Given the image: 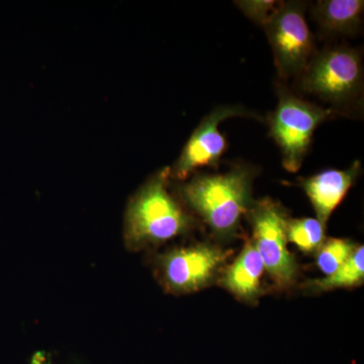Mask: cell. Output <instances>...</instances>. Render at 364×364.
<instances>
[{"instance_id":"cell-8","label":"cell","mask_w":364,"mask_h":364,"mask_svg":"<svg viewBox=\"0 0 364 364\" xmlns=\"http://www.w3.org/2000/svg\"><path fill=\"white\" fill-rule=\"evenodd\" d=\"M237 117L260 119L257 114L239 105L217 107L200 122L193 132L177 159L173 171L170 172V176L183 181L203 167H217L227 149L226 139L219 130L220 124L225 119Z\"/></svg>"},{"instance_id":"cell-15","label":"cell","mask_w":364,"mask_h":364,"mask_svg":"<svg viewBox=\"0 0 364 364\" xmlns=\"http://www.w3.org/2000/svg\"><path fill=\"white\" fill-rule=\"evenodd\" d=\"M243 14L257 25H264L279 2L273 0H241L235 1Z\"/></svg>"},{"instance_id":"cell-9","label":"cell","mask_w":364,"mask_h":364,"mask_svg":"<svg viewBox=\"0 0 364 364\" xmlns=\"http://www.w3.org/2000/svg\"><path fill=\"white\" fill-rule=\"evenodd\" d=\"M360 169V162L355 161L348 169L325 170L301 181V186L312 203L317 219L324 226L353 186Z\"/></svg>"},{"instance_id":"cell-5","label":"cell","mask_w":364,"mask_h":364,"mask_svg":"<svg viewBox=\"0 0 364 364\" xmlns=\"http://www.w3.org/2000/svg\"><path fill=\"white\" fill-rule=\"evenodd\" d=\"M306 6L301 1L279 2L263 25L277 72L284 79L299 78L317 54L305 18Z\"/></svg>"},{"instance_id":"cell-3","label":"cell","mask_w":364,"mask_h":364,"mask_svg":"<svg viewBox=\"0 0 364 364\" xmlns=\"http://www.w3.org/2000/svg\"><path fill=\"white\" fill-rule=\"evenodd\" d=\"M301 90L334 107H344L363 95L361 53L348 46H333L317 53L299 77Z\"/></svg>"},{"instance_id":"cell-14","label":"cell","mask_w":364,"mask_h":364,"mask_svg":"<svg viewBox=\"0 0 364 364\" xmlns=\"http://www.w3.org/2000/svg\"><path fill=\"white\" fill-rule=\"evenodd\" d=\"M355 247V244L347 239H328L318 248V267L326 277L332 274L353 255Z\"/></svg>"},{"instance_id":"cell-2","label":"cell","mask_w":364,"mask_h":364,"mask_svg":"<svg viewBox=\"0 0 364 364\" xmlns=\"http://www.w3.org/2000/svg\"><path fill=\"white\" fill-rule=\"evenodd\" d=\"M170 169L151 177L133 196L124 215V238L131 250L161 245L188 233L195 220L168 189Z\"/></svg>"},{"instance_id":"cell-10","label":"cell","mask_w":364,"mask_h":364,"mask_svg":"<svg viewBox=\"0 0 364 364\" xmlns=\"http://www.w3.org/2000/svg\"><path fill=\"white\" fill-rule=\"evenodd\" d=\"M265 272L264 264L253 243L248 241L236 260L227 268L221 284L230 293L245 301H255L259 298L261 277Z\"/></svg>"},{"instance_id":"cell-12","label":"cell","mask_w":364,"mask_h":364,"mask_svg":"<svg viewBox=\"0 0 364 364\" xmlns=\"http://www.w3.org/2000/svg\"><path fill=\"white\" fill-rule=\"evenodd\" d=\"M364 249L359 246L353 255L332 274L322 279H316L308 284V289L317 291H327L343 287H358L364 280Z\"/></svg>"},{"instance_id":"cell-4","label":"cell","mask_w":364,"mask_h":364,"mask_svg":"<svg viewBox=\"0 0 364 364\" xmlns=\"http://www.w3.org/2000/svg\"><path fill=\"white\" fill-rule=\"evenodd\" d=\"M279 102L268 117L269 136L279 146L284 168H301L312 144L314 133L335 114L332 109L306 102L284 86H277Z\"/></svg>"},{"instance_id":"cell-13","label":"cell","mask_w":364,"mask_h":364,"mask_svg":"<svg viewBox=\"0 0 364 364\" xmlns=\"http://www.w3.org/2000/svg\"><path fill=\"white\" fill-rule=\"evenodd\" d=\"M287 240L303 252H316L324 243L325 226L318 219L313 218L289 220Z\"/></svg>"},{"instance_id":"cell-6","label":"cell","mask_w":364,"mask_h":364,"mask_svg":"<svg viewBox=\"0 0 364 364\" xmlns=\"http://www.w3.org/2000/svg\"><path fill=\"white\" fill-rule=\"evenodd\" d=\"M247 214L252 226L254 247L259 254L265 272L277 287L291 286L298 265L287 249L289 215L279 203L264 198L252 203Z\"/></svg>"},{"instance_id":"cell-11","label":"cell","mask_w":364,"mask_h":364,"mask_svg":"<svg viewBox=\"0 0 364 364\" xmlns=\"http://www.w3.org/2000/svg\"><path fill=\"white\" fill-rule=\"evenodd\" d=\"M363 0H323L313 7V18L328 36H352L363 23Z\"/></svg>"},{"instance_id":"cell-7","label":"cell","mask_w":364,"mask_h":364,"mask_svg":"<svg viewBox=\"0 0 364 364\" xmlns=\"http://www.w3.org/2000/svg\"><path fill=\"white\" fill-rule=\"evenodd\" d=\"M227 258V252L210 244L173 249L158 257V277L169 293H193L214 280Z\"/></svg>"},{"instance_id":"cell-1","label":"cell","mask_w":364,"mask_h":364,"mask_svg":"<svg viewBox=\"0 0 364 364\" xmlns=\"http://www.w3.org/2000/svg\"><path fill=\"white\" fill-rule=\"evenodd\" d=\"M255 167L236 165L226 173L193 177L182 186L184 202L219 238L236 233L252 205Z\"/></svg>"}]
</instances>
